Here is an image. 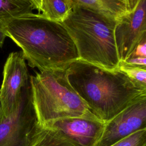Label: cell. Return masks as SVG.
I'll return each instance as SVG.
<instances>
[{"label":"cell","mask_w":146,"mask_h":146,"mask_svg":"<svg viewBox=\"0 0 146 146\" xmlns=\"http://www.w3.org/2000/svg\"><path fill=\"white\" fill-rule=\"evenodd\" d=\"M66 73L72 87L104 123L146 95V88L119 68L107 70L78 59L66 68Z\"/></svg>","instance_id":"1"},{"label":"cell","mask_w":146,"mask_h":146,"mask_svg":"<svg viewBox=\"0 0 146 146\" xmlns=\"http://www.w3.org/2000/svg\"><path fill=\"white\" fill-rule=\"evenodd\" d=\"M3 30L22 49L28 64L39 71L66 69L79 59L74 42L64 26L41 14L14 18Z\"/></svg>","instance_id":"2"},{"label":"cell","mask_w":146,"mask_h":146,"mask_svg":"<svg viewBox=\"0 0 146 146\" xmlns=\"http://www.w3.org/2000/svg\"><path fill=\"white\" fill-rule=\"evenodd\" d=\"M61 23L74 42L79 60L107 70L118 68L115 19L88 8L74 6Z\"/></svg>","instance_id":"3"},{"label":"cell","mask_w":146,"mask_h":146,"mask_svg":"<svg viewBox=\"0 0 146 146\" xmlns=\"http://www.w3.org/2000/svg\"><path fill=\"white\" fill-rule=\"evenodd\" d=\"M30 84L38 125L66 117L95 116L69 83L66 69L39 71L30 75Z\"/></svg>","instance_id":"4"},{"label":"cell","mask_w":146,"mask_h":146,"mask_svg":"<svg viewBox=\"0 0 146 146\" xmlns=\"http://www.w3.org/2000/svg\"><path fill=\"white\" fill-rule=\"evenodd\" d=\"M104 124L93 116L66 117L37 125L31 146H96Z\"/></svg>","instance_id":"5"},{"label":"cell","mask_w":146,"mask_h":146,"mask_svg":"<svg viewBox=\"0 0 146 146\" xmlns=\"http://www.w3.org/2000/svg\"><path fill=\"white\" fill-rule=\"evenodd\" d=\"M37 125L30 86L14 112L0 120V146H31Z\"/></svg>","instance_id":"6"},{"label":"cell","mask_w":146,"mask_h":146,"mask_svg":"<svg viewBox=\"0 0 146 146\" xmlns=\"http://www.w3.org/2000/svg\"><path fill=\"white\" fill-rule=\"evenodd\" d=\"M0 89L2 118L9 117L16 110L26 91L30 87V75L21 52L9 54L3 67Z\"/></svg>","instance_id":"7"},{"label":"cell","mask_w":146,"mask_h":146,"mask_svg":"<svg viewBox=\"0 0 146 146\" xmlns=\"http://www.w3.org/2000/svg\"><path fill=\"white\" fill-rule=\"evenodd\" d=\"M114 36L120 62L124 61L146 36V0H139L132 11L116 19Z\"/></svg>","instance_id":"8"},{"label":"cell","mask_w":146,"mask_h":146,"mask_svg":"<svg viewBox=\"0 0 146 146\" xmlns=\"http://www.w3.org/2000/svg\"><path fill=\"white\" fill-rule=\"evenodd\" d=\"M146 128V95L104 124L96 146H111L129 135Z\"/></svg>","instance_id":"9"},{"label":"cell","mask_w":146,"mask_h":146,"mask_svg":"<svg viewBox=\"0 0 146 146\" xmlns=\"http://www.w3.org/2000/svg\"><path fill=\"white\" fill-rule=\"evenodd\" d=\"M72 7L88 8L116 19L126 11L122 0H66Z\"/></svg>","instance_id":"10"},{"label":"cell","mask_w":146,"mask_h":146,"mask_svg":"<svg viewBox=\"0 0 146 146\" xmlns=\"http://www.w3.org/2000/svg\"><path fill=\"white\" fill-rule=\"evenodd\" d=\"M31 0H0V28L3 29L13 19L33 13Z\"/></svg>","instance_id":"11"},{"label":"cell","mask_w":146,"mask_h":146,"mask_svg":"<svg viewBox=\"0 0 146 146\" xmlns=\"http://www.w3.org/2000/svg\"><path fill=\"white\" fill-rule=\"evenodd\" d=\"M71 9L66 0H42L40 11L47 19L61 23L68 16Z\"/></svg>","instance_id":"12"},{"label":"cell","mask_w":146,"mask_h":146,"mask_svg":"<svg viewBox=\"0 0 146 146\" xmlns=\"http://www.w3.org/2000/svg\"><path fill=\"white\" fill-rule=\"evenodd\" d=\"M118 68L135 83L146 88V67L129 66L119 63Z\"/></svg>","instance_id":"13"},{"label":"cell","mask_w":146,"mask_h":146,"mask_svg":"<svg viewBox=\"0 0 146 146\" xmlns=\"http://www.w3.org/2000/svg\"><path fill=\"white\" fill-rule=\"evenodd\" d=\"M146 128L137 131L121 139L111 146H145Z\"/></svg>","instance_id":"14"},{"label":"cell","mask_w":146,"mask_h":146,"mask_svg":"<svg viewBox=\"0 0 146 146\" xmlns=\"http://www.w3.org/2000/svg\"><path fill=\"white\" fill-rule=\"evenodd\" d=\"M120 63L129 66L146 67V58L129 56L125 60L120 62Z\"/></svg>","instance_id":"15"},{"label":"cell","mask_w":146,"mask_h":146,"mask_svg":"<svg viewBox=\"0 0 146 146\" xmlns=\"http://www.w3.org/2000/svg\"><path fill=\"white\" fill-rule=\"evenodd\" d=\"M129 56L146 58V36L137 43Z\"/></svg>","instance_id":"16"},{"label":"cell","mask_w":146,"mask_h":146,"mask_svg":"<svg viewBox=\"0 0 146 146\" xmlns=\"http://www.w3.org/2000/svg\"><path fill=\"white\" fill-rule=\"evenodd\" d=\"M126 12L132 11L136 7L139 0H122Z\"/></svg>","instance_id":"17"},{"label":"cell","mask_w":146,"mask_h":146,"mask_svg":"<svg viewBox=\"0 0 146 146\" xmlns=\"http://www.w3.org/2000/svg\"><path fill=\"white\" fill-rule=\"evenodd\" d=\"M6 36H7L4 30L0 28V47H2L5 39Z\"/></svg>","instance_id":"18"},{"label":"cell","mask_w":146,"mask_h":146,"mask_svg":"<svg viewBox=\"0 0 146 146\" xmlns=\"http://www.w3.org/2000/svg\"><path fill=\"white\" fill-rule=\"evenodd\" d=\"M31 1L34 4L36 9H37L39 11H40L41 4H42V0H31Z\"/></svg>","instance_id":"19"},{"label":"cell","mask_w":146,"mask_h":146,"mask_svg":"<svg viewBox=\"0 0 146 146\" xmlns=\"http://www.w3.org/2000/svg\"><path fill=\"white\" fill-rule=\"evenodd\" d=\"M2 118V108H1V103H0V120Z\"/></svg>","instance_id":"20"},{"label":"cell","mask_w":146,"mask_h":146,"mask_svg":"<svg viewBox=\"0 0 146 146\" xmlns=\"http://www.w3.org/2000/svg\"><path fill=\"white\" fill-rule=\"evenodd\" d=\"M145 146H146V145H145Z\"/></svg>","instance_id":"21"}]
</instances>
